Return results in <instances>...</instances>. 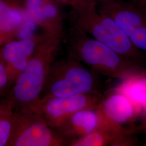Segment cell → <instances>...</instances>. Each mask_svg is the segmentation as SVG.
<instances>
[{
  "label": "cell",
  "instance_id": "6da1fadb",
  "mask_svg": "<svg viewBox=\"0 0 146 146\" xmlns=\"http://www.w3.org/2000/svg\"><path fill=\"white\" fill-rule=\"evenodd\" d=\"M68 56L76 59L104 76L128 80L146 69L102 42L90 36L76 27H70L67 34Z\"/></svg>",
  "mask_w": 146,
  "mask_h": 146
},
{
  "label": "cell",
  "instance_id": "7a4b0ae2",
  "mask_svg": "<svg viewBox=\"0 0 146 146\" xmlns=\"http://www.w3.org/2000/svg\"><path fill=\"white\" fill-rule=\"evenodd\" d=\"M62 36L45 34L38 43L6 100L13 110L31 108L40 99Z\"/></svg>",
  "mask_w": 146,
  "mask_h": 146
},
{
  "label": "cell",
  "instance_id": "3957f363",
  "mask_svg": "<svg viewBox=\"0 0 146 146\" xmlns=\"http://www.w3.org/2000/svg\"><path fill=\"white\" fill-rule=\"evenodd\" d=\"M71 26L82 30L115 52L142 64L143 52L134 45L125 33L110 16L98 11L96 4H87L72 9Z\"/></svg>",
  "mask_w": 146,
  "mask_h": 146
},
{
  "label": "cell",
  "instance_id": "277c9868",
  "mask_svg": "<svg viewBox=\"0 0 146 146\" xmlns=\"http://www.w3.org/2000/svg\"><path fill=\"white\" fill-rule=\"evenodd\" d=\"M101 76L76 59L68 56L66 60L53 63L46 80L42 97L103 93Z\"/></svg>",
  "mask_w": 146,
  "mask_h": 146
},
{
  "label": "cell",
  "instance_id": "5b68a950",
  "mask_svg": "<svg viewBox=\"0 0 146 146\" xmlns=\"http://www.w3.org/2000/svg\"><path fill=\"white\" fill-rule=\"evenodd\" d=\"M9 146H68V142L31 108L13 110Z\"/></svg>",
  "mask_w": 146,
  "mask_h": 146
},
{
  "label": "cell",
  "instance_id": "8992f818",
  "mask_svg": "<svg viewBox=\"0 0 146 146\" xmlns=\"http://www.w3.org/2000/svg\"><path fill=\"white\" fill-rule=\"evenodd\" d=\"M96 7L114 20L136 48L146 52V8L124 0H99Z\"/></svg>",
  "mask_w": 146,
  "mask_h": 146
},
{
  "label": "cell",
  "instance_id": "52a82bcc",
  "mask_svg": "<svg viewBox=\"0 0 146 146\" xmlns=\"http://www.w3.org/2000/svg\"><path fill=\"white\" fill-rule=\"evenodd\" d=\"M104 93H90L64 97H42L31 108L36 111L48 125L55 129L74 113L98 107Z\"/></svg>",
  "mask_w": 146,
  "mask_h": 146
},
{
  "label": "cell",
  "instance_id": "ba28073f",
  "mask_svg": "<svg viewBox=\"0 0 146 146\" xmlns=\"http://www.w3.org/2000/svg\"><path fill=\"white\" fill-rule=\"evenodd\" d=\"M27 15L32 23L43 33L63 35L64 17L60 5L56 0H22Z\"/></svg>",
  "mask_w": 146,
  "mask_h": 146
},
{
  "label": "cell",
  "instance_id": "9c48e42d",
  "mask_svg": "<svg viewBox=\"0 0 146 146\" xmlns=\"http://www.w3.org/2000/svg\"><path fill=\"white\" fill-rule=\"evenodd\" d=\"M44 35L43 33L40 35L32 34L19 40L5 43L1 54L5 63V71L10 86L15 82L26 67L37 45Z\"/></svg>",
  "mask_w": 146,
  "mask_h": 146
},
{
  "label": "cell",
  "instance_id": "30bf717a",
  "mask_svg": "<svg viewBox=\"0 0 146 146\" xmlns=\"http://www.w3.org/2000/svg\"><path fill=\"white\" fill-rule=\"evenodd\" d=\"M98 108L105 120L128 128L132 133L138 114L135 106L124 94L115 88L104 92Z\"/></svg>",
  "mask_w": 146,
  "mask_h": 146
},
{
  "label": "cell",
  "instance_id": "8fae6325",
  "mask_svg": "<svg viewBox=\"0 0 146 146\" xmlns=\"http://www.w3.org/2000/svg\"><path fill=\"white\" fill-rule=\"evenodd\" d=\"M100 114L98 107L80 110L68 116L55 129L69 143L78 140L97 127Z\"/></svg>",
  "mask_w": 146,
  "mask_h": 146
},
{
  "label": "cell",
  "instance_id": "7c38bea8",
  "mask_svg": "<svg viewBox=\"0 0 146 146\" xmlns=\"http://www.w3.org/2000/svg\"><path fill=\"white\" fill-rule=\"evenodd\" d=\"M30 21L20 0H0V38L5 44L21 33Z\"/></svg>",
  "mask_w": 146,
  "mask_h": 146
},
{
  "label": "cell",
  "instance_id": "4fadbf2b",
  "mask_svg": "<svg viewBox=\"0 0 146 146\" xmlns=\"http://www.w3.org/2000/svg\"><path fill=\"white\" fill-rule=\"evenodd\" d=\"M126 96L135 106L141 123L133 129L134 134L146 133V69L140 74L114 88Z\"/></svg>",
  "mask_w": 146,
  "mask_h": 146
},
{
  "label": "cell",
  "instance_id": "5bb4252c",
  "mask_svg": "<svg viewBox=\"0 0 146 146\" xmlns=\"http://www.w3.org/2000/svg\"><path fill=\"white\" fill-rule=\"evenodd\" d=\"M128 135H131L128 128L113 124L100 115L99 123L94 131L71 142L69 146H117L118 142Z\"/></svg>",
  "mask_w": 146,
  "mask_h": 146
},
{
  "label": "cell",
  "instance_id": "9a60e30c",
  "mask_svg": "<svg viewBox=\"0 0 146 146\" xmlns=\"http://www.w3.org/2000/svg\"><path fill=\"white\" fill-rule=\"evenodd\" d=\"M5 102L6 106L0 115V146H8L13 129L14 111Z\"/></svg>",
  "mask_w": 146,
  "mask_h": 146
},
{
  "label": "cell",
  "instance_id": "2e32d148",
  "mask_svg": "<svg viewBox=\"0 0 146 146\" xmlns=\"http://www.w3.org/2000/svg\"><path fill=\"white\" fill-rule=\"evenodd\" d=\"M10 87L8 76L5 71L4 63L2 62L1 54L0 55V95Z\"/></svg>",
  "mask_w": 146,
  "mask_h": 146
},
{
  "label": "cell",
  "instance_id": "e0dca14e",
  "mask_svg": "<svg viewBox=\"0 0 146 146\" xmlns=\"http://www.w3.org/2000/svg\"><path fill=\"white\" fill-rule=\"evenodd\" d=\"M56 1L61 5L70 7L71 9L78 8L88 4V3H86L84 0H56Z\"/></svg>",
  "mask_w": 146,
  "mask_h": 146
},
{
  "label": "cell",
  "instance_id": "ac0fdd59",
  "mask_svg": "<svg viewBox=\"0 0 146 146\" xmlns=\"http://www.w3.org/2000/svg\"><path fill=\"white\" fill-rule=\"evenodd\" d=\"M84 1L88 4H96L97 5L99 0H84Z\"/></svg>",
  "mask_w": 146,
  "mask_h": 146
},
{
  "label": "cell",
  "instance_id": "d6986e66",
  "mask_svg": "<svg viewBox=\"0 0 146 146\" xmlns=\"http://www.w3.org/2000/svg\"><path fill=\"white\" fill-rule=\"evenodd\" d=\"M6 104H6L5 101L3 102L2 104H0V115L1 114L2 112L3 111V110L5 109V106H6Z\"/></svg>",
  "mask_w": 146,
  "mask_h": 146
},
{
  "label": "cell",
  "instance_id": "ffe728a7",
  "mask_svg": "<svg viewBox=\"0 0 146 146\" xmlns=\"http://www.w3.org/2000/svg\"><path fill=\"white\" fill-rule=\"evenodd\" d=\"M142 4H145L146 3V0H139Z\"/></svg>",
  "mask_w": 146,
  "mask_h": 146
},
{
  "label": "cell",
  "instance_id": "44dd1931",
  "mask_svg": "<svg viewBox=\"0 0 146 146\" xmlns=\"http://www.w3.org/2000/svg\"><path fill=\"white\" fill-rule=\"evenodd\" d=\"M0 55H1V52H0Z\"/></svg>",
  "mask_w": 146,
  "mask_h": 146
}]
</instances>
